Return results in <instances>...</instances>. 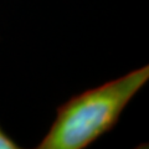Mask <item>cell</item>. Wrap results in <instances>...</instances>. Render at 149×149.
Listing matches in <instances>:
<instances>
[{
  "label": "cell",
  "mask_w": 149,
  "mask_h": 149,
  "mask_svg": "<svg viewBox=\"0 0 149 149\" xmlns=\"http://www.w3.org/2000/svg\"><path fill=\"white\" fill-rule=\"evenodd\" d=\"M149 78V66L71 97L37 149H83L109 132L128 102Z\"/></svg>",
  "instance_id": "obj_1"
}]
</instances>
